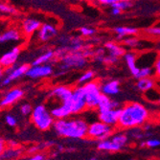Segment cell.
<instances>
[{"label": "cell", "mask_w": 160, "mask_h": 160, "mask_svg": "<svg viewBox=\"0 0 160 160\" xmlns=\"http://www.w3.org/2000/svg\"><path fill=\"white\" fill-rule=\"evenodd\" d=\"M150 117L148 108L138 102H130L121 108L118 126L124 129L139 128L147 123Z\"/></svg>", "instance_id": "6da1fadb"}, {"label": "cell", "mask_w": 160, "mask_h": 160, "mask_svg": "<svg viewBox=\"0 0 160 160\" xmlns=\"http://www.w3.org/2000/svg\"><path fill=\"white\" fill-rule=\"evenodd\" d=\"M55 132L64 138L83 139L87 137L88 123L82 118H63L56 119L53 124Z\"/></svg>", "instance_id": "7a4b0ae2"}, {"label": "cell", "mask_w": 160, "mask_h": 160, "mask_svg": "<svg viewBox=\"0 0 160 160\" xmlns=\"http://www.w3.org/2000/svg\"><path fill=\"white\" fill-rule=\"evenodd\" d=\"M30 117L34 126L41 132H46L50 129L55 122V118L53 117L48 106L42 104L34 108Z\"/></svg>", "instance_id": "3957f363"}, {"label": "cell", "mask_w": 160, "mask_h": 160, "mask_svg": "<svg viewBox=\"0 0 160 160\" xmlns=\"http://www.w3.org/2000/svg\"><path fill=\"white\" fill-rule=\"evenodd\" d=\"M86 64L87 60L83 53L68 52L61 59L59 69L62 72H66L70 69H82L86 66Z\"/></svg>", "instance_id": "277c9868"}, {"label": "cell", "mask_w": 160, "mask_h": 160, "mask_svg": "<svg viewBox=\"0 0 160 160\" xmlns=\"http://www.w3.org/2000/svg\"><path fill=\"white\" fill-rule=\"evenodd\" d=\"M84 89V95H85V101L87 109L95 110L98 108L99 101L102 96V90H101V83L92 81L87 82L83 85Z\"/></svg>", "instance_id": "5b68a950"}, {"label": "cell", "mask_w": 160, "mask_h": 160, "mask_svg": "<svg viewBox=\"0 0 160 160\" xmlns=\"http://www.w3.org/2000/svg\"><path fill=\"white\" fill-rule=\"evenodd\" d=\"M113 134V127L102 122L98 119V121H94L88 124V129H87V137L93 140H104L110 137Z\"/></svg>", "instance_id": "8992f818"}, {"label": "cell", "mask_w": 160, "mask_h": 160, "mask_svg": "<svg viewBox=\"0 0 160 160\" xmlns=\"http://www.w3.org/2000/svg\"><path fill=\"white\" fill-rule=\"evenodd\" d=\"M70 103L72 108V113L73 114H80L83 112L85 109H87L83 85L79 84L78 86L74 87L70 99Z\"/></svg>", "instance_id": "52a82bcc"}, {"label": "cell", "mask_w": 160, "mask_h": 160, "mask_svg": "<svg viewBox=\"0 0 160 160\" xmlns=\"http://www.w3.org/2000/svg\"><path fill=\"white\" fill-rule=\"evenodd\" d=\"M72 92H73V88H70L66 85H58L48 93V101L56 102V105L64 103L71 99Z\"/></svg>", "instance_id": "ba28073f"}, {"label": "cell", "mask_w": 160, "mask_h": 160, "mask_svg": "<svg viewBox=\"0 0 160 160\" xmlns=\"http://www.w3.org/2000/svg\"><path fill=\"white\" fill-rule=\"evenodd\" d=\"M29 68H30V65L24 63V64H20L18 66H12V67L6 69L7 76L2 79L1 85L7 86V85L11 84L12 82L20 79L23 76H26L27 71L29 70Z\"/></svg>", "instance_id": "9c48e42d"}, {"label": "cell", "mask_w": 160, "mask_h": 160, "mask_svg": "<svg viewBox=\"0 0 160 160\" xmlns=\"http://www.w3.org/2000/svg\"><path fill=\"white\" fill-rule=\"evenodd\" d=\"M54 74V68L51 64L43 63L38 65H31L27 71L26 76L32 80H39L43 78H48Z\"/></svg>", "instance_id": "30bf717a"}, {"label": "cell", "mask_w": 160, "mask_h": 160, "mask_svg": "<svg viewBox=\"0 0 160 160\" xmlns=\"http://www.w3.org/2000/svg\"><path fill=\"white\" fill-rule=\"evenodd\" d=\"M21 53V47L20 46H13L9 51H6L0 56V65L4 69H8L10 67H12L16 65L18 62L19 56Z\"/></svg>", "instance_id": "8fae6325"}, {"label": "cell", "mask_w": 160, "mask_h": 160, "mask_svg": "<svg viewBox=\"0 0 160 160\" xmlns=\"http://www.w3.org/2000/svg\"><path fill=\"white\" fill-rule=\"evenodd\" d=\"M121 112V108H110L104 110H97L98 119L111 127L118 126L119 116Z\"/></svg>", "instance_id": "7c38bea8"}, {"label": "cell", "mask_w": 160, "mask_h": 160, "mask_svg": "<svg viewBox=\"0 0 160 160\" xmlns=\"http://www.w3.org/2000/svg\"><path fill=\"white\" fill-rule=\"evenodd\" d=\"M24 96V90L19 88V87H13V88L10 89L4 97L0 101V108H8L22 99Z\"/></svg>", "instance_id": "4fadbf2b"}, {"label": "cell", "mask_w": 160, "mask_h": 160, "mask_svg": "<svg viewBox=\"0 0 160 160\" xmlns=\"http://www.w3.org/2000/svg\"><path fill=\"white\" fill-rule=\"evenodd\" d=\"M58 28L55 24L44 23L42 24L39 30L38 31V38L41 42H48L55 38L58 35Z\"/></svg>", "instance_id": "5bb4252c"}, {"label": "cell", "mask_w": 160, "mask_h": 160, "mask_svg": "<svg viewBox=\"0 0 160 160\" xmlns=\"http://www.w3.org/2000/svg\"><path fill=\"white\" fill-rule=\"evenodd\" d=\"M50 111L53 115V117L56 119H63L68 118L70 115H72V108L70 100L62 104H58L53 107H50Z\"/></svg>", "instance_id": "9a60e30c"}, {"label": "cell", "mask_w": 160, "mask_h": 160, "mask_svg": "<svg viewBox=\"0 0 160 160\" xmlns=\"http://www.w3.org/2000/svg\"><path fill=\"white\" fill-rule=\"evenodd\" d=\"M41 25H42V23L40 22V20L34 18H27L22 21L21 31H22L24 37L30 38L39 30Z\"/></svg>", "instance_id": "2e32d148"}, {"label": "cell", "mask_w": 160, "mask_h": 160, "mask_svg": "<svg viewBox=\"0 0 160 160\" xmlns=\"http://www.w3.org/2000/svg\"><path fill=\"white\" fill-rule=\"evenodd\" d=\"M23 33L21 29L19 30L17 27H10L7 30H5L1 34L2 42L8 43V42H19L23 38Z\"/></svg>", "instance_id": "e0dca14e"}, {"label": "cell", "mask_w": 160, "mask_h": 160, "mask_svg": "<svg viewBox=\"0 0 160 160\" xmlns=\"http://www.w3.org/2000/svg\"><path fill=\"white\" fill-rule=\"evenodd\" d=\"M124 61L127 64L128 69L129 70L130 74H132L135 79L139 73L140 67L137 65V55L134 52H126L123 56Z\"/></svg>", "instance_id": "ac0fdd59"}, {"label": "cell", "mask_w": 160, "mask_h": 160, "mask_svg": "<svg viewBox=\"0 0 160 160\" xmlns=\"http://www.w3.org/2000/svg\"><path fill=\"white\" fill-rule=\"evenodd\" d=\"M101 90L102 93L105 95L114 97L120 92V82L117 80L106 81L103 83H101Z\"/></svg>", "instance_id": "d6986e66"}, {"label": "cell", "mask_w": 160, "mask_h": 160, "mask_svg": "<svg viewBox=\"0 0 160 160\" xmlns=\"http://www.w3.org/2000/svg\"><path fill=\"white\" fill-rule=\"evenodd\" d=\"M157 56L158 54L152 51L137 56V65L139 67H153Z\"/></svg>", "instance_id": "ffe728a7"}, {"label": "cell", "mask_w": 160, "mask_h": 160, "mask_svg": "<svg viewBox=\"0 0 160 160\" xmlns=\"http://www.w3.org/2000/svg\"><path fill=\"white\" fill-rule=\"evenodd\" d=\"M122 108L121 104L118 101L113 100L111 97L102 94L101 99L99 101V105L97 108V110H104V109H110V108Z\"/></svg>", "instance_id": "44dd1931"}, {"label": "cell", "mask_w": 160, "mask_h": 160, "mask_svg": "<svg viewBox=\"0 0 160 160\" xmlns=\"http://www.w3.org/2000/svg\"><path fill=\"white\" fill-rule=\"evenodd\" d=\"M105 49L108 52V54L114 57H117L119 59L121 57H123L126 53V50L123 46L117 44V43L113 41H107L105 43Z\"/></svg>", "instance_id": "7402d4cb"}, {"label": "cell", "mask_w": 160, "mask_h": 160, "mask_svg": "<svg viewBox=\"0 0 160 160\" xmlns=\"http://www.w3.org/2000/svg\"><path fill=\"white\" fill-rule=\"evenodd\" d=\"M155 86V81L152 77H146V78H140L137 79L136 87L137 89L141 92H147L150 89L153 88Z\"/></svg>", "instance_id": "603a6c76"}, {"label": "cell", "mask_w": 160, "mask_h": 160, "mask_svg": "<svg viewBox=\"0 0 160 160\" xmlns=\"http://www.w3.org/2000/svg\"><path fill=\"white\" fill-rule=\"evenodd\" d=\"M64 47L67 49L68 52H79L82 48H83V42L78 37L68 38Z\"/></svg>", "instance_id": "cb8c5ba5"}, {"label": "cell", "mask_w": 160, "mask_h": 160, "mask_svg": "<svg viewBox=\"0 0 160 160\" xmlns=\"http://www.w3.org/2000/svg\"><path fill=\"white\" fill-rule=\"evenodd\" d=\"M114 33L117 35L119 38H124L128 37L135 36L138 33V30L133 27H126V26H120L114 28Z\"/></svg>", "instance_id": "d4e9b609"}, {"label": "cell", "mask_w": 160, "mask_h": 160, "mask_svg": "<svg viewBox=\"0 0 160 160\" xmlns=\"http://www.w3.org/2000/svg\"><path fill=\"white\" fill-rule=\"evenodd\" d=\"M22 154V151L19 147H9L7 146L3 154L0 159H17L20 157Z\"/></svg>", "instance_id": "484cf974"}, {"label": "cell", "mask_w": 160, "mask_h": 160, "mask_svg": "<svg viewBox=\"0 0 160 160\" xmlns=\"http://www.w3.org/2000/svg\"><path fill=\"white\" fill-rule=\"evenodd\" d=\"M55 58V51L53 50H47L40 54L37 59L32 62V65H38V64H43L50 62Z\"/></svg>", "instance_id": "4316f807"}, {"label": "cell", "mask_w": 160, "mask_h": 160, "mask_svg": "<svg viewBox=\"0 0 160 160\" xmlns=\"http://www.w3.org/2000/svg\"><path fill=\"white\" fill-rule=\"evenodd\" d=\"M94 79H95V71L89 69V70L84 71L83 73L80 76V78L78 80V83L80 85H84L87 82L94 81Z\"/></svg>", "instance_id": "83f0119b"}, {"label": "cell", "mask_w": 160, "mask_h": 160, "mask_svg": "<svg viewBox=\"0 0 160 160\" xmlns=\"http://www.w3.org/2000/svg\"><path fill=\"white\" fill-rule=\"evenodd\" d=\"M144 40L135 38L134 36H132V37H128L124 39V44L129 48L135 49V48H141V43Z\"/></svg>", "instance_id": "f1b7e54d"}, {"label": "cell", "mask_w": 160, "mask_h": 160, "mask_svg": "<svg viewBox=\"0 0 160 160\" xmlns=\"http://www.w3.org/2000/svg\"><path fill=\"white\" fill-rule=\"evenodd\" d=\"M17 12V10L14 9L12 6L6 2L0 1V13L3 14H14Z\"/></svg>", "instance_id": "f546056e"}, {"label": "cell", "mask_w": 160, "mask_h": 160, "mask_svg": "<svg viewBox=\"0 0 160 160\" xmlns=\"http://www.w3.org/2000/svg\"><path fill=\"white\" fill-rule=\"evenodd\" d=\"M153 74H154V69L152 67H140L139 73H138L136 79L146 78V77H152Z\"/></svg>", "instance_id": "4dcf8cb0"}, {"label": "cell", "mask_w": 160, "mask_h": 160, "mask_svg": "<svg viewBox=\"0 0 160 160\" xmlns=\"http://www.w3.org/2000/svg\"><path fill=\"white\" fill-rule=\"evenodd\" d=\"M33 109H34V108L32 107V105H30L29 103H24V104H22L20 106L19 112H20L21 115H23L26 117V116H31V114L33 112Z\"/></svg>", "instance_id": "1f68e13d"}, {"label": "cell", "mask_w": 160, "mask_h": 160, "mask_svg": "<svg viewBox=\"0 0 160 160\" xmlns=\"http://www.w3.org/2000/svg\"><path fill=\"white\" fill-rule=\"evenodd\" d=\"M111 7L118 8L121 11H126V10H128V9H129L130 7H132V2L126 1V0H119L118 2H116L115 4H113Z\"/></svg>", "instance_id": "d6a6232c"}, {"label": "cell", "mask_w": 160, "mask_h": 160, "mask_svg": "<svg viewBox=\"0 0 160 160\" xmlns=\"http://www.w3.org/2000/svg\"><path fill=\"white\" fill-rule=\"evenodd\" d=\"M5 122L6 124L11 127V128H14V127H17L18 124V118L16 117L14 115H12V114H8L6 115V117H5Z\"/></svg>", "instance_id": "836d02e7"}, {"label": "cell", "mask_w": 160, "mask_h": 160, "mask_svg": "<svg viewBox=\"0 0 160 160\" xmlns=\"http://www.w3.org/2000/svg\"><path fill=\"white\" fill-rule=\"evenodd\" d=\"M80 34H81V36H82V37L89 38V37L94 36L95 30H94L93 28H90V27H82V28L80 29Z\"/></svg>", "instance_id": "e575fe53"}, {"label": "cell", "mask_w": 160, "mask_h": 160, "mask_svg": "<svg viewBox=\"0 0 160 160\" xmlns=\"http://www.w3.org/2000/svg\"><path fill=\"white\" fill-rule=\"evenodd\" d=\"M145 143H146V146L150 149H155L160 146V140L156 138H150Z\"/></svg>", "instance_id": "d590c367"}, {"label": "cell", "mask_w": 160, "mask_h": 160, "mask_svg": "<svg viewBox=\"0 0 160 160\" xmlns=\"http://www.w3.org/2000/svg\"><path fill=\"white\" fill-rule=\"evenodd\" d=\"M118 61H119V58L114 57V56L108 54V56H107V55L105 56L103 62H104V63H108V64H114V63L117 62Z\"/></svg>", "instance_id": "8d00e7d4"}, {"label": "cell", "mask_w": 160, "mask_h": 160, "mask_svg": "<svg viewBox=\"0 0 160 160\" xmlns=\"http://www.w3.org/2000/svg\"><path fill=\"white\" fill-rule=\"evenodd\" d=\"M146 33L151 35V36L160 37V27H151V28H148L147 30H146Z\"/></svg>", "instance_id": "74e56055"}, {"label": "cell", "mask_w": 160, "mask_h": 160, "mask_svg": "<svg viewBox=\"0 0 160 160\" xmlns=\"http://www.w3.org/2000/svg\"><path fill=\"white\" fill-rule=\"evenodd\" d=\"M132 129H133V132H132V133H130V135H132L134 139H136V140H141V139H143V138L145 137V134H143V133L141 132V130H140V129H137V128H133Z\"/></svg>", "instance_id": "f35d334b"}, {"label": "cell", "mask_w": 160, "mask_h": 160, "mask_svg": "<svg viewBox=\"0 0 160 160\" xmlns=\"http://www.w3.org/2000/svg\"><path fill=\"white\" fill-rule=\"evenodd\" d=\"M153 69H154V74L158 78H160V54L156 58V61H155L154 65H153Z\"/></svg>", "instance_id": "ab89813d"}, {"label": "cell", "mask_w": 160, "mask_h": 160, "mask_svg": "<svg viewBox=\"0 0 160 160\" xmlns=\"http://www.w3.org/2000/svg\"><path fill=\"white\" fill-rule=\"evenodd\" d=\"M29 159H31V160H44V159H46V155L41 153V152H36V153L32 154V156L29 157Z\"/></svg>", "instance_id": "60d3db41"}, {"label": "cell", "mask_w": 160, "mask_h": 160, "mask_svg": "<svg viewBox=\"0 0 160 160\" xmlns=\"http://www.w3.org/2000/svg\"><path fill=\"white\" fill-rule=\"evenodd\" d=\"M119 0H99V3L103 6H112L116 2H118Z\"/></svg>", "instance_id": "b9f144b4"}, {"label": "cell", "mask_w": 160, "mask_h": 160, "mask_svg": "<svg viewBox=\"0 0 160 160\" xmlns=\"http://www.w3.org/2000/svg\"><path fill=\"white\" fill-rule=\"evenodd\" d=\"M6 148H7V143L3 139H0V157L3 154Z\"/></svg>", "instance_id": "7bdbcfd3"}, {"label": "cell", "mask_w": 160, "mask_h": 160, "mask_svg": "<svg viewBox=\"0 0 160 160\" xmlns=\"http://www.w3.org/2000/svg\"><path fill=\"white\" fill-rule=\"evenodd\" d=\"M112 10H111V13L113 14V16H120V14L122 13L123 11H121L120 9L118 8H115V7H111Z\"/></svg>", "instance_id": "ee69618b"}, {"label": "cell", "mask_w": 160, "mask_h": 160, "mask_svg": "<svg viewBox=\"0 0 160 160\" xmlns=\"http://www.w3.org/2000/svg\"><path fill=\"white\" fill-rule=\"evenodd\" d=\"M7 146H9V147H18V144L17 142H14V141H10L7 144Z\"/></svg>", "instance_id": "f6af8a7d"}, {"label": "cell", "mask_w": 160, "mask_h": 160, "mask_svg": "<svg viewBox=\"0 0 160 160\" xmlns=\"http://www.w3.org/2000/svg\"><path fill=\"white\" fill-rule=\"evenodd\" d=\"M4 72H5V69L0 65V81L2 80V78H3V75H4Z\"/></svg>", "instance_id": "bcb514c9"}, {"label": "cell", "mask_w": 160, "mask_h": 160, "mask_svg": "<svg viewBox=\"0 0 160 160\" xmlns=\"http://www.w3.org/2000/svg\"><path fill=\"white\" fill-rule=\"evenodd\" d=\"M86 1H88V2H98L99 0H86Z\"/></svg>", "instance_id": "7dc6e473"}, {"label": "cell", "mask_w": 160, "mask_h": 160, "mask_svg": "<svg viewBox=\"0 0 160 160\" xmlns=\"http://www.w3.org/2000/svg\"><path fill=\"white\" fill-rule=\"evenodd\" d=\"M2 42V38H1V34H0V43Z\"/></svg>", "instance_id": "c3c4849f"}, {"label": "cell", "mask_w": 160, "mask_h": 160, "mask_svg": "<svg viewBox=\"0 0 160 160\" xmlns=\"http://www.w3.org/2000/svg\"><path fill=\"white\" fill-rule=\"evenodd\" d=\"M158 50H159V52H160V45H159V48H158Z\"/></svg>", "instance_id": "681fc988"}, {"label": "cell", "mask_w": 160, "mask_h": 160, "mask_svg": "<svg viewBox=\"0 0 160 160\" xmlns=\"http://www.w3.org/2000/svg\"><path fill=\"white\" fill-rule=\"evenodd\" d=\"M126 1H132V0H126Z\"/></svg>", "instance_id": "f907efd6"}, {"label": "cell", "mask_w": 160, "mask_h": 160, "mask_svg": "<svg viewBox=\"0 0 160 160\" xmlns=\"http://www.w3.org/2000/svg\"><path fill=\"white\" fill-rule=\"evenodd\" d=\"M47 1H51V0H47Z\"/></svg>", "instance_id": "816d5d0a"}]
</instances>
